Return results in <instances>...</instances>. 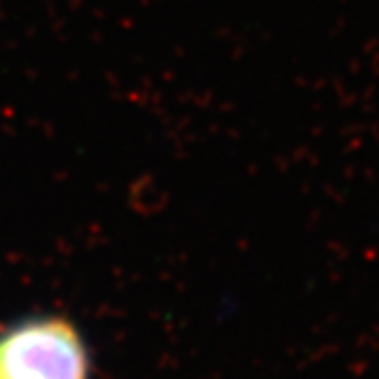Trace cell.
<instances>
[{"label": "cell", "instance_id": "cell-1", "mask_svg": "<svg viewBox=\"0 0 379 379\" xmlns=\"http://www.w3.org/2000/svg\"><path fill=\"white\" fill-rule=\"evenodd\" d=\"M86 377L84 343L64 318H32L0 335V379Z\"/></svg>", "mask_w": 379, "mask_h": 379}]
</instances>
